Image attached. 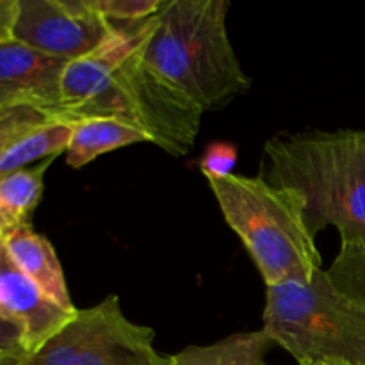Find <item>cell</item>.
Listing matches in <instances>:
<instances>
[{"label": "cell", "instance_id": "cell-1", "mask_svg": "<svg viewBox=\"0 0 365 365\" xmlns=\"http://www.w3.org/2000/svg\"><path fill=\"white\" fill-rule=\"evenodd\" d=\"M148 20L114 24V32L96 52L70 61L61 78L63 123L107 118L132 125L175 157L195 146L202 110L168 88L146 68L141 43Z\"/></svg>", "mask_w": 365, "mask_h": 365}, {"label": "cell", "instance_id": "cell-2", "mask_svg": "<svg viewBox=\"0 0 365 365\" xmlns=\"http://www.w3.org/2000/svg\"><path fill=\"white\" fill-rule=\"evenodd\" d=\"M227 0H168L150 18L141 59L202 113L250 88L227 31Z\"/></svg>", "mask_w": 365, "mask_h": 365}, {"label": "cell", "instance_id": "cell-3", "mask_svg": "<svg viewBox=\"0 0 365 365\" xmlns=\"http://www.w3.org/2000/svg\"><path fill=\"white\" fill-rule=\"evenodd\" d=\"M267 182L294 189L310 234L335 227L342 245L365 246V132L277 135L264 146Z\"/></svg>", "mask_w": 365, "mask_h": 365}, {"label": "cell", "instance_id": "cell-4", "mask_svg": "<svg viewBox=\"0 0 365 365\" xmlns=\"http://www.w3.org/2000/svg\"><path fill=\"white\" fill-rule=\"evenodd\" d=\"M228 227L259 267L267 287L310 282L323 264L305 223V203L294 189L264 177L230 175L209 180Z\"/></svg>", "mask_w": 365, "mask_h": 365}, {"label": "cell", "instance_id": "cell-5", "mask_svg": "<svg viewBox=\"0 0 365 365\" xmlns=\"http://www.w3.org/2000/svg\"><path fill=\"white\" fill-rule=\"evenodd\" d=\"M264 330L298 365H365V307L324 269L310 282L267 287Z\"/></svg>", "mask_w": 365, "mask_h": 365}, {"label": "cell", "instance_id": "cell-6", "mask_svg": "<svg viewBox=\"0 0 365 365\" xmlns=\"http://www.w3.org/2000/svg\"><path fill=\"white\" fill-rule=\"evenodd\" d=\"M155 331L127 319L116 294L73 317L20 365H170Z\"/></svg>", "mask_w": 365, "mask_h": 365}, {"label": "cell", "instance_id": "cell-7", "mask_svg": "<svg viewBox=\"0 0 365 365\" xmlns=\"http://www.w3.org/2000/svg\"><path fill=\"white\" fill-rule=\"evenodd\" d=\"M114 29L89 0H18L14 39L68 63L96 52Z\"/></svg>", "mask_w": 365, "mask_h": 365}, {"label": "cell", "instance_id": "cell-8", "mask_svg": "<svg viewBox=\"0 0 365 365\" xmlns=\"http://www.w3.org/2000/svg\"><path fill=\"white\" fill-rule=\"evenodd\" d=\"M68 61L24 43H0V113L27 107L48 121L61 116V78Z\"/></svg>", "mask_w": 365, "mask_h": 365}, {"label": "cell", "instance_id": "cell-9", "mask_svg": "<svg viewBox=\"0 0 365 365\" xmlns=\"http://www.w3.org/2000/svg\"><path fill=\"white\" fill-rule=\"evenodd\" d=\"M75 314L56 305L18 269L0 241V317L24 331L29 355L53 337Z\"/></svg>", "mask_w": 365, "mask_h": 365}, {"label": "cell", "instance_id": "cell-10", "mask_svg": "<svg viewBox=\"0 0 365 365\" xmlns=\"http://www.w3.org/2000/svg\"><path fill=\"white\" fill-rule=\"evenodd\" d=\"M0 241L18 269L24 271L56 305L68 312H77L68 292L63 267L48 239L36 234L31 225H25Z\"/></svg>", "mask_w": 365, "mask_h": 365}, {"label": "cell", "instance_id": "cell-11", "mask_svg": "<svg viewBox=\"0 0 365 365\" xmlns=\"http://www.w3.org/2000/svg\"><path fill=\"white\" fill-rule=\"evenodd\" d=\"M148 143V138L132 125L107 118H89L71 123V138L66 150V163L71 168H82L102 153L116 148Z\"/></svg>", "mask_w": 365, "mask_h": 365}, {"label": "cell", "instance_id": "cell-12", "mask_svg": "<svg viewBox=\"0 0 365 365\" xmlns=\"http://www.w3.org/2000/svg\"><path fill=\"white\" fill-rule=\"evenodd\" d=\"M277 346L264 328L235 334L209 346H189L171 355L170 365H269L267 355Z\"/></svg>", "mask_w": 365, "mask_h": 365}, {"label": "cell", "instance_id": "cell-13", "mask_svg": "<svg viewBox=\"0 0 365 365\" xmlns=\"http://www.w3.org/2000/svg\"><path fill=\"white\" fill-rule=\"evenodd\" d=\"M53 159L39 166L11 173L0 178V239L16 228L31 225V214L41 202L43 178Z\"/></svg>", "mask_w": 365, "mask_h": 365}, {"label": "cell", "instance_id": "cell-14", "mask_svg": "<svg viewBox=\"0 0 365 365\" xmlns=\"http://www.w3.org/2000/svg\"><path fill=\"white\" fill-rule=\"evenodd\" d=\"M71 138V125L63 121H45L25 132L21 138L11 143L0 157V178L25 170L34 160L56 159V155L66 152Z\"/></svg>", "mask_w": 365, "mask_h": 365}, {"label": "cell", "instance_id": "cell-15", "mask_svg": "<svg viewBox=\"0 0 365 365\" xmlns=\"http://www.w3.org/2000/svg\"><path fill=\"white\" fill-rule=\"evenodd\" d=\"M339 292L365 307V246L341 245V252L327 269Z\"/></svg>", "mask_w": 365, "mask_h": 365}, {"label": "cell", "instance_id": "cell-16", "mask_svg": "<svg viewBox=\"0 0 365 365\" xmlns=\"http://www.w3.org/2000/svg\"><path fill=\"white\" fill-rule=\"evenodd\" d=\"M89 4L109 21L135 24L155 16L163 0H89Z\"/></svg>", "mask_w": 365, "mask_h": 365}, {"label": "cell", "instance_id": "cell-17", "mask_svg": "<svg viewBox=\"0 0 365 365\" xmlns=\"http://www.w3.org/2000/svg\"><path fill=\"white\" fill-rule=\"evenodd\" d=\"M45 121L48 120L41 113H38L34 109H27V107L7 110L0 118V157H2V153L6 152V148L11 143H14L25 132L45 123Z\"/></svg>", "mask_w": 365, "mask_h": 365}, {"label": "cell", "instance_id": "cell-18", "mask_svg": "<svg viewBox=\"0 0 365 365\" xmlns=\"http://www.w3.org/2000/svg\"><path fill=\"white\" fill-rule=\"evenodd\" d=\"M237 163V148L230 143H210L200 160V170L209 180L230 177Z\"/></svg>", "mask_w": 365, "mask_h": 365}, {"label": "cell", "instance_id": "cell-19", "mask_svg": "<svg viewBox=\"0 0 365 365\" xmlns=\"http://www.w3.org/2000/svg\"><path fill=\"white\" fill-rule=\"evenodd\" d=\"M27 355L24 331L0 317V365H20Z\"/></svg>", "mask_w": 365, "mask_h": 365}, {"label": "cell", "instance_id": "cell-20", "mask_svg": "<svg viewBox=\"0 0 365 365\" xmlns=\"http://www.w3.org/2000/svg\"><path fill=\"white\" fill-rule=\"evenodd\" d=\"M18 18V0H0V43L13 41Z\"/></svg>", "mask_w": 365, "mask_h": 365}, {"label": "cell", "instance_id": "cell-21", "mask_svg": "<svg viewBox=\"0 0 365 365\" xmlns=\"http://www.w3.org/2000/svg\"><path fill=\"white\" fill-rule=\"evenodd\" d=\"M7 113V110H4V113H0V118H2L4 116V114H6Z\"/></svg>", "mask_w": 365, "mask_h": 365}]
</instances>
